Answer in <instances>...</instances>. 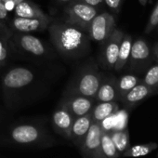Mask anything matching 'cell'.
Instances as JSON below:
<instances>
[{"instance_id": "6da1fadb", "label": "cell", "mask_w": 158, "mask_h": 158, "mask_svg": "<svg viewBox=\"0 0 158 158\" xmlns=\"http://www.w3.org/2000/svg\"><path fill=\"white\" fill-rule=\"evenodd\" d=\"M54 41L62 53L76 54L84 49L87 39L84 33L76 27L60 25L54 28Z\"/></svg>"}, {"instance_id": "7a4b0ae2", "label": "cell", "mask_w": 158, "mask_h": 158, "mask_svg": "<svg viewBox=\"0 0 158 158\" xmlns=\"http://www.w3.org/2000/svg\"><path fill=\"white\" fill-rule=\"evenodd\" d=\"M102 134V129L100 122L93 121L82 143V152L85 158H97Z\"/></svg>"}, {"instance_id": "3957f363", "label": "cell", "mask_w": 158, "mask_h": 158, "mask_svg": "<svg viewBox=\"0 0 158 158\" xmlns=\"http://www.w3.org/2000/svg\"><path fill=\"white\" fill-rule=\"evenodd\" d=\"M34 79L33 73L23 67L10 70L4 77V86L9 89H20L29 85Z\"/></svg>"}, {"instance_id": "277c9868", "label": "cell", "mask_w": 158, "mask_h": 158, "mask_svg": "<svg viewBox=\"0 0 158 158\" xmlns=\"http://www.w3.org/2000/svg\"><path fill=\"white\" fill-rule=\"evenodd\" d=\"M92 116L89 114L77 117L72 125L71 137L73 139L74 143L78 146H82L83 140L89 131L90 125L92 124Z\"/></svg>"}, {"instance_id": "5b68a950", "label": "cell", "mask_w": 158, "mask_h": 158, "mask_svg": "<svg viewBox=\"0 0 158 158\" xmlns=\"http://www.w3.org/2000/svg\"><path fill=\"white\" fill-rule=\"evenodd\" d=\"M110 18L107 14L96 15L91 21L90 32L91 36L96 41H102L106 38L110 27Z\"/></svg>"}, {"instance_id": "8992f818", "label": "cell", "mask_w": 158, "mask_h": 158, "mask_svg": "<svg viewBox=\"0 0 158 158\" xmlns=\"http://www.w3.org/2000/svg\"><path fill=\"white\" fill-rule=\"evenodd\" d=\"M11 137L16 142L26 144L35 141L39 137V131L34 126L23 125L16 127L12 130Z\"/></svg>"}, {"instance_id": "52a82bcc", "label": "cell", "mask_w": 158, "mask_h": 158, "mask_svg": "<svg viewBox=\"0 0 158 158\" xmlns=\"http://www.w3.org/2000/svg\"><path fill=\"white\" fill-rule=\"evenodd\" d=\"M12 23H13V27L19 32L30 33L44 28L46 26V19L16 17L13 20Z\"/></svg>"}, {"instance_id": "ba28073f", "label": "cell", "mask_w": 158, "mask_h": 158, "mask_svg": "<svg viewBox=\"0 0 158 158\" xmlns=\"http://www.w3.org/2000/svg\"><path fill=\"white\" fill-rule=\"evenodd\" d=\"M100 88V80L94 73L85 74L79 81L78 91L84 97L94 96Z\"/></svg>"}, {"instance_id": "9c48e42d", "label": "cell", "mask_w": 158, "mask_h": 158, "mask_svg": "<svg viewBox=\"0 0 158 158\" xmlns=\"http://www.w3.org/2000/svg\"><path fill=\"white\" fill-rule=\"evenodd\" d=\"M73 116L69 110L63 108L56 111L53 114V123L55 127L65 134L67 137H71V128L73 125Z\"/></svg>"}, {"instance_id": "30bf717a", "label": "cell", "mask_w": 158, "mask_h": 158, "mask_svg": "<svg viewBox=\"0 0 158 158\" xmlns=\"http://www.w3.org/2000/svg\"><path fill=\"white\" fill-rule=\"evenodd\" d=\"M71 14L73 18L82 23H91V21L97 15V11L93 6L77 3L73 5L71 8Z\"/></svg>"}, {"instance_id": "8fae6325", "label": "cell", "mask_w": 158, "mask_h": 158, "mask_svg": "<svg viewBox=\"0 0 158 158\" xmlns=\"http://www.w3.org/2000/svg\"><path fill=\"white\" fill-rule=\"evenodd\" d=\"M119 152L116 150L109 132L102 131L101 138V146L97 158H117Z\"/></svg>"}, {"instance_id": "7c38bea8", "label": "cell", "mask_w": 158, "mask_h": 158, "mask_svg": "<svg viewBox=\"0 0 158 158\" xmlns=\"http://www.w3.org/2000/svg\"><path fill=\"white\" fill-rule=\"evenodd\" d=\"M20 42H21V46L23 49H25L26 51H28L34 55L41 56L45 53L44 45L42 44L41 40L35 36H33L30 35H23L20 39Z\"/></svg>"}, {"instance_id": "4fadbf2b", "label": "cell", "mask_w": 158, "mask_h": 158, "mask_svg": "<svg viewBox=\"0 0 158 158\" xmlns=\"http://www.w3.org/2000/svg\"><path fill=\"white\" fill-rule=\"evenodd\" d=\"M70 113L74 116H83L91 110L92 102L85 97H77L73 99L70 103Z\"/></svg>"}, {"instance_id": "5bb4252c", "label": "cell", "mask_w": 158, "mask_h": 158, "mask_svg": "<svg viewBox=\"0 0 158 158\" xmlns=\"http://www.w3.org/2000/svg\"><path fill=\"white\" fill-rule=\"evenodd\" d=\"M15 15L22 18H42L45 19L43 13L33 4L23 1L14 7Z\"/></svg>"}, {"instance_id": "9a60e30c", "label": "cell", "mask_w": 158, "mask_h": 158, "mask_svg": "<svg viewBox=\"0 0 158 158\" xmlns=\"http://www.w3.org/2000/svg\"><path fill=\"white\" fill-rule=\"evenodd\" d=\"M116 110H117V106L115 103H113L111 102H101L93 110V114L91 115L92 120L96 122H102L106 117L115 114Z\"/></svg>"}, {"instance_id": "2e32d148", "label": "cell", "mask_w": 158, "mask_h": 158, "mask_svg": "<svg viewBox=\"0 0 158 158\" xmlns=\"http://www.w3.org/2000/svg\"><path fill=\"white\" fill-rule=\"evenodd\" d=\"M109 133H110L111 139H112L116 150L119 152V153L124 152L126 150H127L129 148L130 145H129V137H128L127 130L113 129Z\"/></svg>"}, {"instance_id": "e0dca14e", "label": "cell", "mask_w": 158, "mask_h": 158, "mask_svg": "<svg viewBox=\"0 0 158 158\" xmlns=\"http://www.w3.org/2000/svg\"><path fill=\"white\" fill-rule=\"evenodd\" d=\"M158 145L156 143H147L141 145H135L133 147H129L123 152V156L125 157H139L149 154L154 149H156Z\"/></svg>"}, {"instance_id": "ac0fdd59", "label": "cell", "mask_w": 158, "mask_h": 158, "mask_svg": "<svg viewBox=\"0 0 158 158\" xmlns=\"http://www.w3.org/2000/svg\"><path fill=\"white\" fill-rule=\"evenodd\" d=\"M130 54L134 60H145L148 58L150 50L147 44L144 41L137 40L131 46Z\"/></svg>"}, {"instance_id": "d6986e66", "label": "cell", "mask_w": 158, "mask_h": 158, "mask_svg": "<svg viewBox=\"0 0 158 158\" xmlns=\"http://www.w3.org/2000/svg\"><path fill=\"white\" fill-rule=\"evenodd\" d=\"M148 93H149V89L147 87L143 85H136L127 94V101L130 103L138 102L143 100L148 95Z\"/></svg>"}, {"instance_id": "ffe728a7", "label": "cell", "mask_w": 158, "mask_h": 158, "mask_svg": "<svg viewBox=\"0 0 158 158\" xmlns=\"http://www.w3.org/2000/svg\"><path fill=\"white\" fill-rule=\"evenodd\" d=\"M115 97V90L110 84H104L97 91V99L102 102H112Z\"/></svg>"}, {"instance_id": "44dd1931", "label": "cell", "mask_w": 158, "mask_h": 158, "mask_svg": "<svg viewBox=\"0 0 158 158\" xmlns=\"http://www.w3.org/2000/svg\"><path fill=\"white\" fill-rule=\"evenodd\" d=\"M131 41L129 38H126L122 41L121 45L119 46V54H118V60L115 64H117V67H121L126 60L128 59L130 55V50H131Z\"/></svg>"}, {"instance_id": "7402d4cb", "label": "cell", "mask_w": 158, "mask_h": 158, "mask_svg": "<svg viewBox=\"0 0 158 158\" xmlns=\"http://www.w3.org/2000/svg\"><path fill=\"white\" fill-rule=\"evenodd\" d=\"M119 44L117 42L112 41L108 44L105 51L106 60L109 65L114 66L118 60V54H119Z\"/></svg>"}, {"instance_id": "603a6c76", "label": "cell", "mask_w": 158, "mask_h": 158, "mask_svg": "<svg viewBox=\"0 0 158 158\" xmlns=\"http://www.w3.org/2000/svg\"><path fill=\"white\" fill-rule=\"evenodd\" d=\"M137 82L138 80L134 75L131 74L125 75L121 78V80L119 82V89L124 92L128 91L137 85Z\"/></svg>"}, {"instance_id": "cb8c5ba5", "label": "cell", "mask_w": 158, "mask_h": 158, "mask_svg": "<svg viewBox=\"0 0 158 158\" xmlns=\"http://www.w3.org/2000/svg\"><path fill=\"white\" fill-rule=\"evenodd\" d=\"M144 82L149 86H153L158 83V65L152 66L146 73Z\"/></svg>"}, {"instance_id": "d4e9b609", "label": "cell", "mask_w": 158, "mask_h": 158, "mask_svg": "<svg viewBox=\"0 0 158 158\" xmlns=\"http://www.w3.org/2000/svg\"><path fill=\"white\" fill-rule=\"evenodd\" d=\"M1 1L4 3L6 9L8 10H12L16 5L25 1V0H1Z\"/></svg>"}, {"instance_id": "484cf974", "label": "cell", "mask_w": 158, "mask_h": 158, "mask_svg": "<svg viewBox=\"0 0 158 158\" xmlns=\"http://www.w3.org/2000/svg\"><path fill=\"white\" fill-rule=\"evenodd\" d=\"M8 56V51L5 44L2 42V40H0V63H2L5 61Z\"/></svg>"}, {"instance_id": "4316f807", "label": "cell", "mask_w": 158, "mask_h": 158, "mask_svg": "<svg viewBox=\"0 0 158 158\" xmlns=\"http://www.w3.org/2000/svg\"><path fill=\"white\" fill-rule=\"evenodd\" d=\"M150 23L152 25L155 26L158 24V4L156 5V7L154 8L153 11L152 12L151 15V19H150Z\"/></svg>"}, {"instance_id": "83f0119b", "label": "cell", "mask_w": 158, "mask_h": 158, "mask_svg": "<svg viewBox=\"0 0 158 158\" xmlns=\"http://www.w3.org/2000/svg\"><path fill=\"white\" fill-rule=\"evenodd\" d=\"M7 15H8V10L6 9L4 3L0 0V21L6 19Z\"/></svg>"}, {"instance_id": "f1b7e54d", "label": "cell", "mask_w": 158, "mask_h": 158, "mask_svg": "<svg viewBox=\"0 0 158 158\" xmlns=\"http://www.w3.org/2000/svg\"><path fill=\"white\" fill-rule=\"evenodd\" d=\"M121 0H105V3L107 4V6L111 9H117L120 5Z\"/></svg>"}, {"instance_id": "f546056e", "label": "cell", "mask_w": 158, "mask_h": 158, "mask_svg": "<svg viewBox=\"0 0 158 158\" xmlns=\"http://www.w3.org/2000/svg\"><path fill=\"white\" fill-rule=\"evenodd\" d=\"M85 3L88 4V5H90V6H97L99 5L101 2H102V0H84Z\"/></svg>"}, {"instance_id": "4dcf8cb0", "label": "cell", "mask_w": 158, "mask_h": 158, "mask_svg": "<svg viewBox=\"0 0 158 158\" xmlns=\"http://www.w3.org/2000/svg\"><path fill=\"white\" fill-rule=\"evenodd\" d=\"M60 1H62V2H66V1H69V0H60Z\"/></svg>"}]
</instances>
